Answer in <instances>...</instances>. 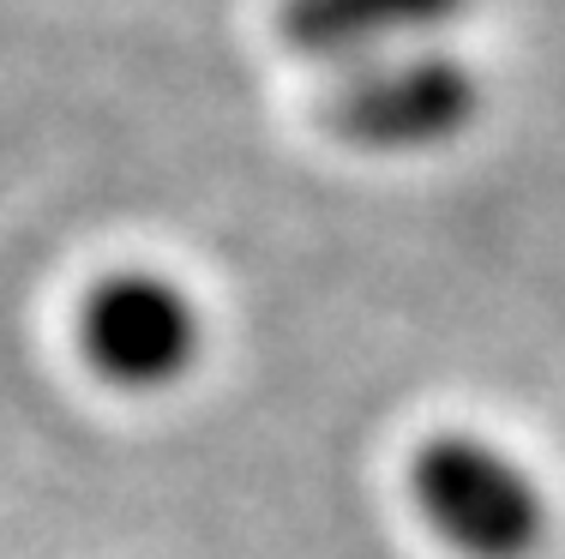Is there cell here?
I'll list each match as a JSON object with an SVG mask.
<instances>
[{"label":"cell","mask_w":565,"mask_h":559,"mask_svg":"<svg viewBox=\"0 0 565 559\" xmlns=\"http://www.w3.org/2000/svg\"><path fill=\"white\" fill-rule=\"evenodd\" d=\"M409 499L463 559H530L547 541V494L511 451L476 433H434L409 458Z\"/></svg>","instance_id":"obj_1"},{"label":"cell","mask_w":565,"mask_h":559,"mask_svg":"<svg viewBox=\"0 0 565 559\" xmlns=\"http://www.w3.org/2000/svg\"><path fill=\"white\" fill-rule=\"evenodd\" d=\"M481 115V78L469 61L446 49H397V55L361 61L331 90L326 121L343 144L373 157L439 151Z\"/></svg>","instance_id":"obj_2"},{"label":"cell","mask_w":565,"mask_h":559,"mask_svg":"<svg viewBox=\"0 0 565 559\" xmlns=\"http://www.w3.org/2000/svg\"><path fill=\"white\" fill-rule=\"evenodd\" d=\"M205 319L163 271H109L78 301V355L120 391H169L199 367Z\"/></svg>","instance_id":"obj_3"},{"label":"cell","mask_w":565,"mask_h":559,"mask_svg":"<svg viewBox=\"0 0 565 559\" xmlns=\"http://www.w3.org/2000/svg\"><path fill=\"white\" fill-rule=\"evenodd\" d=\"M463 7L469 0H277V36L307 61L361 66L446 31Z\"/></svg>","instance_id":"obj_4"}]
</instances>
